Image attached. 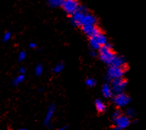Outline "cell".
<instances>
[{"label": "cell", "instance_id": "1", "mask_svg": "<svg viewBox=\"0 0 146 130\" xmlns=\"http://www.w3.org/2000/svg\"><path fill=\"white\" fill-rule=\"evenodd\" d=\"M99 55L102 61L107 64H111L115 54L113 52L112 46L109 42L102 46L99 50Z\"/></svg>", "mask_w": 146, "mask_h": 130}, {"label": "cell", "instance_id": "2", "mask_svg": "<svg viewBox=\"0 0 146 130\" xmlns=\"http://www.w3.org/2000/svg\"><path fill=\"white\" fill-rule=\"evenodd\" d=\"M126 67H115L110 65L107 70V74L105 76V79L107 81H111L114 79L117 78L122 77L126 72Z\"/></svg>", "mask_w": 146, "mask_h": 130}, {"label": "cell", "instance_id": "3", "mask_svg": "<svg viewBox=\"0 0 146 130\" xmlns=\"http://www.w3.org/2000/svg\"><path fill=\"white\" fill-rule=\"evenodd\" d=\"M112 102L118 107H125L127 106L130 102L131 98L125 92L118 93L112 96Z\"/></svg>", "mask_w": 146, "mask_h": 130}, {"label": "cell", "instance_id": "4", "mask_svg": "<svg viewBox=\"0 0 146 130\" xmlns=\"http://www.w3.org/2000/svg\"><path fill=\"white\" fill-rule=\"evenodd\" d=\"M111 87L113 95L118 93L124 92L127 86V82L122 77L114 79L111 81Z\"/></svg>", "mask_w": 146, "mask_h": 130}, {"label": "cell", "instance_id": "5", "mask_svg": "<svg viewBox=\"0 0 146 130\" xmlns=\"http://www.w3.org/2000/svg\"><path fill=\"white\" fill-rule=\"evenodd\" d=\"M113 122H114V126H115L113 129L121 130L129 127L131 124V120L129 117L122 114V115L119 116L117 118L113 119Z\"/></svg>", "mask_w": 146, "mask_h": 130}, {"label": "cell", "instance_id": "6", "mask_svg": "<svg viewBox=\"0 0 146 130\" xmlns=\"http://www.w3.org/2000/svg\"><path fill=\"white\" fill-rule=\"evenodd\" d=\"M79 5L77 0H63L61 7L67 14L71 15L78 9Z\"/></svg>", "mask_w": 146, "mask_h": 130}, {"label": "cell", "instance_id": "7", "mask_svg": "<svg viewBox=\"0 0 146 130\" xmlns=\"http://www.w3.org/2000/svg\"><path fill=\"white\" fill-rule=\"evenodd\" d=\"M82 29L84 33L89 38L96 37L101 31L96 24H84L82 26Z\"/></svg>", "mask_w": 146, "mask_h": 130}, {"label": "cell", "instance_id": "8", "mask_svg": "<svg viewBox=\"0 0 146 130\" xmlns=\"http://www.w3.org/2000/svg\"><path fill=\"white\" fill-rule=\"evenodd\" d=\"M84 12L77 9L74 14L71 15V22L74 27H82L83 19L84 17Z\"/></svg>", "mask_w": 146, "mask_h": 130}, {"label": "cell", "instance_id": "9", "mask_svg": "<svg viewBox=\"0 0 146 130\" xmlns=\"http://www.w3.org/2000/svg\"><path fill=\"white\" fill-rule=\"evenodd\" d=\"M55 111H56V106H55V105H52L48 106L45 119H44V125L48 126L50 124V122H51L52 119L53 117V115H54Z\"/></svg>", "mask_w": 146, "mask_h": 130}, {"label": "cell", "instance_id": "10", "mask_svg": "<svg viewBox=\"0 0 146 130\" xmlns=\"http://www.w3.org/2000/svg\"><path fill=\"white\" fill-rule=\"evenodd\" d=\"M110 65L119 67H126V59L125 57L122 56L115 55Z\"/></svg>", "mask_w": 146, "mask_h": 130}, {"label": "cell", "instance_id": "11", "mask_svg": "<svg viewBox=\"0 0 146 130\" xmlns=\"http://www.w3.org/2000/svg\"><path fill=\"white\" fill-rule=\"evenodd\" d=\"M96 22H97V20L94 15L87 12L86 14H85L84 17L82 25L84 24H96Z\"/></svg>", "mask_w": 146, "mask_h": 130}, {"label": "cell", "instance_id": "12", "mask_svg": "<svg viewBox=\"0 0 146 130\" xmlns=\"http://www.w3.org/2000/svg\"><path fill=\"white\" fill-rule=\"evenodd\" d=\"M102 95L104 96V97H105L107 99L111 98L113 96V92L111 86L108 84H104V85L102 86Z\"/></svg>", "mask_w": 146, "mask_h": 130}, {"label": "cell", "instance_id": "13", "mask_svg": "<svg viewBox=\"0 0 146 130\" xmlns=\"http://www.w3.org/2000/svg\"><path fill=\"white\" fill-rule=\"evenodd\" d=\"M95 37V39L99 42V44L101 45V46L108 42V39H107V37H106V35H104L101 31L96 37Z\"/></svg>", "mask_w": 146, "mask_h": 130}, {"label": "cell", "instance_id": "14", "mask_svg": "<svg viewBox=\"0 0 146 130\" xmlns=\"http://www.w3.org/2000/svg\"><path fill=\"white\" fill-rule=\"evenodd\" d=\"M95 106L96 110L100 112H104L106 110V105L102 100L97 99L95 101Z\"/></svg>", "mask_w": 146, "mask_h": 130}, {"label": "cell", "instance_id": "15", "mask_svg": "<svg viewBox=\"0 0 146 130\" xmlns=\"http://www.w3.org/2000/svg\"><path fill=\"white\" fill-rule=\"evenodd\" d=\"M89 45H90L91 48H92L93 50H99L100 48L101 47V45L99 44V42L96 41V39H95V37H91L89 39Z\"/></svg>", "mask_w": 146, "mask_h": 130}, {"label": "cell", "instance_id": "16", "mask_svg": "<svg viewBox=\"0 0 146 130\" xmlns=\"http://www.w3.org/2000/svg\"><path fill=\"white\" fill-rule=\"evenodd\" d=\"M25 80V75L24 74H20L18 75L12 81V84L14 86H18L21 83H23Z\"/></svg>", "mask_w": 146, "mask_h": 130}, {"label": "cell", "instance_id": "17", "mask_svg": "<svg viewBox=\"0 0 146 130\" xmlns=\"http://www.w3.org/2000/svg\"><path fill=\"white\" fill-rule=\"evenodd\" d=\"M49 5L53 7H59L62 6L63 0H48Z\"/></svg>", "mask_w": 146, "mask_h": 130}, {"label": "cell", "instance_id": "18", "mask_svg": "<svg viewBox=\"0 0 146 130\" xmlns=\"http://www.w3.org/2000/svg\"><path fill=\"white\" fill-rule=\"evenodd\" d=\"M125 115L127 116L129 118H133V117H134L135 116V109L133 108H127L126 109V111H125Z\"/></svg>", "mask_w": 146, "mask_h": 130}, {"label": "cell", "instance_id": "19", "mask_svg": "<svg viewBox=\"0 0 146 130\" xmlns=\"http://www.w3.org/2000/svg\"><path fill=\"white\" fill-rule=\"evenodd\" d=\"M64 64L63 62H60L59 64H58L57 65H56V67L53 69V72H55L56 74H58L60 72H61L64 69Z\"/></svg>", "mask_w": 146, "mask_h": 130}, {"label": "cell", "instance_id": "20", "mask_svg": "<svg viewBox=\"0 0 146 130\" xmlns=\"http://www.w3.org/2000/svg\"><path fill=\"white\" fill-rule=\"evenodd\" d=\"M86 84L89 87H93L96 85V80L93 78H88L86 80Z\"/></svg>", "mask_w": 146, "mask_h": 130}, {"label": "cell", "instance_id": "21", "mask_svg": "<svg viewBox=\"0 0 146 130\" xmlns=\"http://www.w3.org/2000/svg\"><path fill=\"white\" fill-rule=\"evenodd\" d=\"M43 72V67L41 64H38L37 65L36 67L35 68V74H36V76H40L42 74Z\"/></svg>", "mask_w": 146, "mask_h": 130}, {"label": "cell", "instance_id": "22", "mask_svg": "<svg viewBox=\"0 0 146 130\" xmlns=\"http://www.w3.org/2000/svg\"><path fill=\"white\" fill-rule=\"evenodd\" d=\"M26 57H27V54H26L25 52L22 51V52H20V53H19V54H18V60L20 61H24V60L26 59Z\"/></svg>", "mask_w": 146, "mask_h": 130}, {"label": "cell", "instance_id": "23", "mask_svg": "<svg viewBox=\"0 0 146 130\" xmlns=\"http://www.w3.org/2000/svg\"><path fill=\"white\" fill-rule=\"evenodd\" d=\"M11 37H12V34H11L10 31H7L3 35V41L4 42H8V41L10 40Z\"/></svg>", "mask_w": 146, "mask_h": 130}, {"label": "cell", "instance_id": "24", "mask_svg": "<svg viewBox=\"0 0 146 130\" xmlns=\"http://www.w3.org/2000/svg\"><path fill=\"white\" fill-rule=\"evenodd\" d=\"M122 114V112L120 109H116V110H115V112L112 113V115H111V117H112V119H115V118H117V117H119V116H121Z\"/></svg>", "mask_w": 146, "mask_h": 130}, {"label": "cell", "instance_id": "25", "mask_svg": "<svg viewBox=\"0 0 146 130\" xmlns=\"http://www.w3.org/2000/svg\"><path fill=\"white\" fill-rule=\"evenodd\" d=\"M19 72H20V74H25L26 73V69L25 67H21L20 69V70H19Z\"/></svg>", "mask_w": 146, "mask_h": 130}, {"label": "cell", "instance_id": "26", "mask_svg": "<svg viewBox=\"0 0 146 130\" xmlns=\"http://www.w3.org/2000/svg\"><path fill=\"white\" fill-rule=\"evenodd\" d=\"M29 46H30L31 49H35V48L37 47V44L35 43V42H31V43L29 44Z\"/></svg>", "mask_w": 146, "mask_h": 130}, {"label": "cell", "instance_id": "27", "mask_svg": "<svg viewBox=\"0 0 146 130\" xmlns=\"http://www.w3.org/2000/svg\"><path fill=\"white\" fill-rule=\"evenodd\" d=\"M90 55L92 56V57H95L96 55H97V54H96V52L95 51V50H92L90 52Z\"/></svg>", "mask_w": 146, "mask_h": 130}, {"label": "cell", "instance_id": "28", "mask_svg": "<svg viewBox=\"0 0 146 130\" xmlns=\"http://www.w3.org/2000/svg\"><path fill=\"white\" fill-rule=\"evenodd\" d=\"M68 128V127H61V128H60L59 129V130H63V129H67Z\"/></svg>", "mask_w": 146, "mask_h": 130}]
</instances>
